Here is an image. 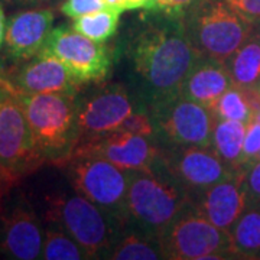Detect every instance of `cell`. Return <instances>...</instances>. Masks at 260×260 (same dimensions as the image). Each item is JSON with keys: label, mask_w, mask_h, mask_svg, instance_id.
<instances>
[{"label": "cell", "mask_w": 260, "mask_h": 260, "mask_svg": "<svg viewBox=\"0 0 260 260\" xmlns=\"http://www.w3.org/2000/svg\"><path fill=\"white\" fill-rule=\"evenodd\" d=\"M260 153V123L250 120L247 123L244 143H243V165L244 168L254 162Z\"/></svg>", "instance_id": "29"}, {"label": "cell", "mask_w": 260, "mask_h": 260, "mask_svg": "<svg viewBox=\"0 0 260 260\" xmlns=\"http://www.w3.org/2000/svg\"><path fill=\"white\" fill-rule=\"evenodd\" d=\"M153 16L130 42V59L149 110L177 97L203 56L186 34L184 19Z\"/></svg>", "instance_id": "1"}, {"label": "cell", "mask_w": 260, "mask_h": 260, "mask_svg": "<svg viewBox=\"0 0 260 260\" xmlns=\"http://www.w3.org/2000/svg\"><path fill=\"white\" fill-rule=\"evenodd\" d=\"M152 113L158 140L168 146H211L217 117L203 104L178 94Z\"/></svg>", "instance_id": "9"}, {"label": "cell", "mask_w": 260, "mask_h": 260, "mask_svg": "<svg viewBox=\"0 0 260 260\" xmlns=\"http://www.w3.org/2000/svg\"><path fill=\"white\" fill-rule=\"evenodd\" d=\"M224 2L251 23L260 22V0H224Z\"/></svg>", "instance_id": "31"}, {"label": "cell", "mask_w": 260, "mask_h": 260, "mask_svg": "<svg viewBox=\"0 0 260 260\" xmlns=\"http://www.w3.org/2000/svg\"><path fill=\"white\" fill-rule=\"evenodd\" d=\"M42 52L59 59L83 85L100 83L112 71V49L106 42H95L73 26L52 29Z\"/></svg>", "instance_id": "10"}, {"label": "cell", "mask_w": 260, "mask_h": 260, "mask_svg": "<svg viewBox=\"0 0 260 260\" xmlns=\"http://www.w3.org/2000/svg\"><path fill=\"white\" fill-rule=\"evenodd\" d=\"M54 12L51 9L22 10L6 22V54L16 61H28L37 56L47 44L54 29Z\"/></svg>", "instance_id": "17"}, {"label": "cell", "mask_w": 260, "mask_h": 260, "mask_svg": "<svg viewBox=\"0 0 260 260\" xmlns=\"http://www.w3.org/2000/svg\"><path fill=\"white\" fill-rule=\"evenodd\" d=\"M44 227L26 200H18L0 214V254L8 259H41Z\"/></svg>", "instance_id": "14"}, {"label": "cell", "mask_w": 260, "mask_h": 260, "mask_svg": "<svg viewBox=\"0 0 260 260\" xmlns=\"http://www.w3.org/2000/svg\"><path fill=\"white\" fill-rule=\"evenodd\" d=\"M6 18H5V12L2 8V3H0V49L3 48L5 44V34H6Z\"/></svg>", "instance_id": "36"}, {"label": "cell", "mask_w": 260, "mask_h": 260, "mask_svg": "<svg viewBox=\"0 0 260 260\" xmlns=\"http://www.w3.org/2000/svg\"><path fill=\"white\" fill-rule=\"evenodd\" d=\"M198 213L214 225L230 232L250 205L246 188V168L214 184L191 201Z\"/></svg>", "instance_id": "15"}, {"label": "cell", "mask_w": 260, "mask_h": 260, "mask_svg": "<svg viewBox=\"0 0 260 260\" xmlns=\"http://www.w3.org/2000/svg\"><path fill=\"white\" fill-rule=\"evenodd\" d=\"M251 120L260 123V112H257L256 114H253V116H251Z\"/></svg>", "instance_id": "38"}, {"label": "cell", "mask_w": 260, "mask_h": 260, "mask_svg": "<svg viewBox=\"0 0 260 260\" xmlns=\"http://www.w3.org/2000/svg\"><path fill=\"white\" fill-rule=\"evenodd\" d=\"M45 2H54V0H45Z\"/></svg>", "instance_id": "41"}, {"label": "cell", "mask_w": 260, "mask_h": 260, "mask_svg": "<svg viewBox=\"0 0 260 260\" xmlns=\"http://www.w3.org/2000/svg\"><path fill=\"white\" fill-rule=\"evenodd\" d=\"M48 201V220L59 224L85 250L88 259H106L123 225L74 189L52 195Z\"/></svg>", "instance_id": "4"}, {"label": "cell", "mask_w": 260, "mask_h": 260, "mask_svg": "<svg viewBox=\"0 0 260 260\" xmlns=\"http://www.w3.org/2000/svg\"><path fill=\"white\" fill-rule=\"evenodd\" d=\"M242 93L246 104L249 106L251 114L260 112V85H250V87H237Z\"/></svg>", "instance_id": "32"}, {"label": "cell", "mask_w": 260, "mask_h": 260, "mask_svg": "<svg viewBox=\"0 0 260 260\" xmlns=\"http://www.w3.org/2000/svg\"><path fill=\"white\" fill-rule=\"evenodd\" d=\"M9 5H15V6H37L44 3L45 0H5Z\"/></svg>", "instance_id": "37"}, {"label": "cell", "mask_w": 260, "mask_h": 260, "mask_svg": "<svg viewBox=\"0 0 260 260\" xmlns=\"http://www.w3.org/2000/svg\"><path fill=\"white\" fill-rule=\"evenodd\" d=\"M6 78L10 85L25 94L64 93L77 95L83 84L55 56L39 52L28 59L13 75Z\"/></svg>", "instance_id": "16"}, {"label": "cell", "mask_w": 260, "mask_h": 260, "mask_svg": "<svg viewBox=\"0 0 260 260\" xmlns=\"http://www.w3.org/2000/svg\"><path fill=\"white\" fill-rule=\"evenodd\" d=\"M42 164L45 159L38 150L18 94L3 75L0 85V165L18 182Z\"/></svg>", "instance_id": "8"}, {"label": "cell", "mask_w": 260, "mask_h": 260, "mask_svg": "<svg viewBox=\"0 0 260 260\" xmlns=\"http://www.w3.org/2000/svg\"><path fill=\"white\" fill-rule=\"evenodd\" d=\"M123 132H129L133 135L145 136L149 139L158 140V127L156 121L153 119L152 113L149 112L148 107H142L138 112H135L129 119H126L120 126Z\"/></svg>", "instance_id": "26"}, {"label": "cell", "mask_w": 260, "mask_h": 260, "mask_svg": "<svg viewBox=\"0 0 260 260\" xmlns=\"http://www.w3.org/2000/svg\"><path fill=\"white\" fill-rule=\"evenodd\" d=\"M162 162L191 201L234 172L211 146L162 148Z\"/></svg>", "instance_id": "11"}, {"label": "cell", "mask_w": 260, "mask_h": 260, "mask_svg": "<svg viewBox=\"0 0 260 260\" xmlns=\"http://www.w3.org/2000/svg\"><path fill=\"white\" fill-rule=\"evenodd\" d=\"M13 184H15V181L8 175L5 168L0 165V203H2V198L8 194V191L12 188Z\"/></svg>", "instance_id": "33"}, {"label": "cell", "mask_w": 260, "mask_h": 260, "mask_svg": "<svg viewBox=\"0 0 260 260\" xmlns=\"http://www.w3.org/2000/svg\"><path fill=\"white\" fill-rule=\"evenodd\" d=\"M233 85L224 62L201 56L181 87V95L213 110L217 100Z\"/></svg>", "instance_id": "18"}, {"label": "cell", "mask_w": 260, "mask_h": 260, "mask_svg": "<svg viewBox=\"0 0 260 260\" xmlns=\"http://www.w3.org/2000/svg\"><path fill=\"white\" fill-rule=\"evenodd\" d=\"M106 9L104 0H62L59 10L67 18L75 19Z\"/></svg>", "instance_id": "28"}, {"label": "cell", "mask_w": 260, "mask_h": 260, "mask_svg": "<svg viewBox=\"0 0 260 260\" xmlns=\"http://www.w3.org/2000/svg\"><path fill=\"white\" fill-rule=\"evenodd\" d=\"M246 188L250 205H260V160L246 167Z\"/></svg>", "instance_id": "30"}, {"label": "cell", "mask_w": 260, "mask_h": 260, "mask_svg": "<svg viewBox=\"0 0 260 260\" xmlns=\"http://www.w3.org/2000/svg\"><path fill=\"white\" fill-rule=\"evenodd\" d=\"M191 203L182 186L159 160L149 169L129 171L127 224L160 237Z\"/></svg>", "instance_id": "2"}, {"label": "cell", "mask_w": 260, "mask_h": 260, "mask_svg": "<svg viewBox=\"0 0 260 260\" xmlns=\"http://www.w3.org/2000/svg\"><path fill=\"white\" fill-rule=\"evenodd\" d=\"M259 39H260V34H259Z\"/></svg>", "instance_id": "42"}, {"label": "cell", "mask_w": 260, "mask_h": 260, "mask_svg": "<svg viewBox=\"0 0 260 260\" xmlns=\"http://www.w3.org/2000/svg\"><path fill=\"white\" fill-rule=\"evenodd\" d=\"M230 234L236 257H260V205H249Z\"/></svg>", "instance_id": "22"}, {"label": "cell", "mask_w": 260, "mask_h": 260, "mask_svg": "<svg viewBox=\"0 0 260 260\" xmlns=\"http://www.w3.org/2000/svg\"><path fill=\"white\" fill-rule=\"evenodd\" d=\"M106 259L110 260H162L165 259L160 237L124 225Z\"/></svg>", "instance_id": "19"}, {"label": "cell", "mask_w": 260, "mask_h": 260, "mask_svg": "<svg viewBox=\"0 0 260 260\" xmlns=\"http://www.w3.org/2000/svg\"><path fill=\"white\" fill-rule=\"evenodd\" d=\"M160 244L165 259L169 260L236 257L230 232L210 223L191 203L178 214L177 218L160 236Z\"/></svg>", "instance_id": "6"}, {"label": "cell", "mask_w": 260, "mask_h": 260, "mask_svg": "<svg viewBox=\"0 0 260 260\" xmlns=\"http://www.w3.org/2000/svg\"><path fill=\"white\" fill-rule=\"evenodd\" d=\"M3 73H2V70H0V85H2V80H3Z\"/></svg>", "instance_id": "39"}, {"label": "cell", "mask_w": 260, "mask_h": 260, "mask_svg": "<svg viewBox=\"0 0 260 260\" xmlns=\"http://www.w3.org/2000/svg\"><path fill=\"white\" fill-rule=\"evenodd\" d=\"M217 119H227V120H237L243 123H249L251 120V112L246 104L240 90L232 85L225 93L217 100L214 109L211 110Z\"/></svg>", "instance_id": "25"}, {"label": "cell", "mask_w": 260, "mask_h": 260, "mask_svg": "<svg viewBox=\"0 0 260 260\" xmlns=\"http://www.w3.org/2000/svg\"><path fill=\"white\" fill-rule=\"evenodd\" d=\"M16 94L42 158L45 162L65 165L78 143L77 95L64 93L25 94L19 91Z\"/></svg>", "instance_id": "3"}, {"label": "cell", "mask_w": 260, "mask_h": 260, "mask_svg": "<svg viewBox=\"0 0 260 260\" xmlns=\"http://www.w3.org/2000/svg\"><path fill=\"white\" fill-rule=\"evenodd\" d=\"M120 15L116 10L106 9L88 13L80 18L73 19V29L84 37L90 38L95 42H106L117 32L120 23Z\"/></svg>", "instance_id": "24"}, {"label": "cell", "mask_w": 260, "mask_h": 260, "mask_svg": "<svg viewBox=\"0 0 260 260\" xmlns=\"http://www.w3.org/2000/svg\"><path fill=\"white\" fill-rule=\"evenodd\" d=\"M254 160H260V153L257 155V156H256V159H254Z\"/></svg>", "instance_id": "40"}, {"label": "cell", "mask_w": 260, "mask_h": 260, "mask_svg": "<svg viewBox=\"0 0 260 260\" xmlns=\"http://www.w3.org/2000/svg\"><path fill=\"white\" fill-rule=\"evenodd\" d=\"M247 123L227 119H217L213 133L214 152L224 164L237 171L243 169V143Z\"/></svg>", "instance_id": "20"}, {"label": "cell", "mask_w": 260, "mask_h": 260, "mask_svg": "<svg viewBox=\"0 0 260 260\" xmlns=\"http://www.w3.org/2000/svg\"><path fill=\"white\" fill-rule=\"evenodd\" d=\"M160 155L162 148L156 145V140L116 130L80 142L71 158L97 156L112 162L123 171H140L153 167Z\"/></svg>", "instance_id": "12"}, {"label": "cell", "mask_w": 260, "mask_h": 260, "mask_svg": "<svg viewBox=\"0 0 260 260\" xmlns=\"http://www.w3.org/2000/svg\"><path fill=\"white\" fill-rule=\"evenodd\" d=\"M65 168L75 192L110 214L123 227L127 224L129 171L97 156H73Z\"/></svg>", "instance_id": "7"}, {"label": "cell", "mask_w": 260, "mask_h": 260, "mask_svg": "<svg viewBox=\"0 0 260 260\" xmlns=\"http://www.w3.org/2000/svg\"><path fill=\"white\" fill-rule=\"evenodd\" d=\"M203 0H155L153 9L149 13H159L164 16L184 19Z\"/></svg>", "instance_id": "27"}, {"label": "cell", "mask_w": 260, "mask_h": 260, "mask_svg": "<svg viewBox=\"0 0 260 260\" xmlns=\"http://www.w3.org/2000/svg\"><path fill=\"white\" fill-rule=\"evenodd\" d=\"M233 85L250 87L260 84V39L250 37L225 62Z\"/></svg>", "instance_id": "21"}, {"label": "cell", "mask_w": 260, "mask_h": 260, "mask_svg": "<svg viewBox=\"0 0 260 260\" xmlns=\"http://www.w3.org/2000/svg\"><path fill=\"white\" fill-rule=\"evenodd\" d=\"M41 259L87 260L88 256L83 247L59 224L49 220L48 225L44 229V246Z\"/></svg>", "instance_id": "23"}, {"label": "cell", "mask_w": 260, "mask_h": 260, "mask_svg": "<svg viewBox=\"0 0 260 260\" xmlns=\"http://www.w3.org/2000/svg\"><path fill=\"white\" fill-rule=\"evenodd\" d=\"M259 85H260V84H259Z\"/></svg>", "instance_id": "43"}, {"label": "cell", "mask_w": 260, "mask_h": 260, "mask_svg": "<svg viewBox=\"0 0 260 260\" xmlns=\"http://www.w3.org/2000/svg\"><path fill=\"white\" fill-rule=\"evenodd\" d=\"M142 107L120 84H112L78 102V143L116 132ZM77 143V145H78Z\"/></svg>", "instance_id": "13"}, {"label": "cell", "mask_w": 260, "mask_h": 260, "mask_svg": "<svg viewBox=\"0 0 260 260\" xmlns=\"http://www.w3.org/2000/svg\"><path fill=\"white\" fill-rule=\"evenodd\" d=\"M153 3H155V0H130L132 10H146V12H150V10L153 9Z\"/></svg>", "instance_id": "35"}, {"label": "cell", "mask_w": 260, "mask_h": 260, "mask_svg": "<svg viewBox=\"0 0 260 260\" xmlns=\"http://www.w3.org/2000/svg\"><path fill=\"white\" fill-rule=\"evenodd\" d=\"M185 29L200 54L220 62L250 38L253 25L224 0H203L185 18Z\"/></svg>", "instance_id": "5"}, {"label": "cell", "mask_w": 260, "mask_h": 260, "mask_svg": "<svg viewBox=\"0 0 260 260\" xmlns=\"http://www.w3.org/2000/svg\"><path fill=\"white\" fill-rule=\"evenodd\" d=\"M104 2H106V8L116 10L119 13H124L127 10H132L130 0H104Z\"/></svg>", "instance_id": "34"}]
</instances>
